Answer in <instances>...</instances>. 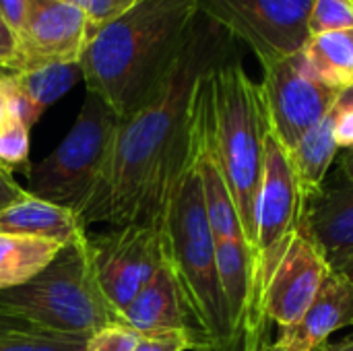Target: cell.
Listing matches in <instances>:
<instances>
[{
	"mask_svg": "<svg viewBox=\"0 0 353 351\" xmlns=\"http://www.w3.org/2000/svg\"><path fill=\"white\" fill-rule=\"evenodd\" d=\"M232 39L219 25L199 17L159 91L143 108L120 118L105 168L83 213L85 225L157 228L165 197L188 161L194 87L205 72L230 58Z\"/></svg>",
	"mask_w": 353,
	"mask_h": 351,
	"instance_id": "obj_1",
	"label": "cell"
},
{
	"mask_svg": "<svg viewBox=\"0 0 353 351\" xmlns=\"http://www.w3.org/2000/svg\"><path fill=\"white\" fill-rule=\"evenodd\" d=\"M199 17L196 0H130L99 25L79 60L87 93L118 118L143 108L168 79Z\"/></svg>",
	"mask_w": 353,
	"mask_h": 351,
	"instance_id": "obj_2",
	"label": "cell"
},
{
	"mask_svg": "<svg viewBox=\"0 0 353 351\" xmlns=\"http://www.w3.org/2000/svg\"><path fill=\"white\" fill-rule=\"evenodd\" d=\"M157 228L161 232L163 259L174 273L186 314L205 351L238 345L219 288L215 236L205 209L192 143L188 161L165 197Z\"/></svg>",
	"mask_w": 353,
	"mask_h": 351,
	"instance_id": "obj_3",
	"label": "cell"
},
{
	"mask_svg": "<svg viewBox=\"0 0 353 351\" xmlns=\"http://www.w3.org/2000/svg\"><path fill=\"white\" fill-rule=\"evenodd\" d=\"M209 91L213 149L232 190L250 257H254L256 203L269 132L261 83L248 77L240 60L228 58L209 72Z\"/></svg>",
	"mask_w": 353,
	"mask_h": 351,
	"instance_id": "obj_4",
	"label": "cell"
},
{
	"mask_svg": "<svg viewBox=\"0 0 353 351\" xmlns=\"http://www.w3.org/2000/svg\"><path fill=\"white\" fill-rule=\"evenodd\" d=\"M0 308L23 317L39 329L83 337L122 323L95 281L87 234L64 246L27 283L0 292Z\"/></svg>",
	"mask_w": 353,
	"mask_h": 351,
	"instance_id": "obj_5",
	"label": "cell"
},
{
	"mask_svg": "<svg viewBox=\"0 0 353 351\" xmlns=\"http://www.w3.org/2000/svg\"><path fill=\"white\" fill-rule=\"evenodd\" d=\"M120 118L93 93L62 143L25 170L29 194L83 217L105 168Z\"/></svg>",
	"mask_w": 353,
	"mask_h": 351,
	"instance_id": "obj_6",
	"label": "cell"
},
{
	"mask_svg": "<svg viewBox=\"0 0 353 351\" xmlns=\"http://www.w3.org/2000/svg\"><path fill=\"white\" fill-rule=\"evenodd\" d=\"M304 221V199L290 159V151L273 134L271 126L265 137L263 180L256 203V244L252 257L254 302L263 325L265 290L277 269L285 248Z\"/></svg>",
	"mask_w": 353,
	"mask_h": 351,
	"instance_id": "obj_7",
	"label": "cell"
},
{
	"mask_svg": "<svg viewBox=\"0 0 353 351\" xmlns=\"http://www.w3.org/2000/svg\"><path fill=\"white\" fill-rule=\"evenodd\" d=\"M199 14L244 41L263 66L294 56L310 39L314 0H196Z\"/></svg>",
	"mask_w": 353,
	"mask_h": 351,
	"instance_id": "obj_8",
	"label": "cell"
},
{
	"mask_svg": "<svg viewBox=\"0 0 353 351\" xmlns=\"http://www.w3.org/2000/svg\"><path fill=\"white\" fill-rule=\"evenodd\" d=\"M87 252L95 281L118 317L163 265L161 232L143 223L87 236Z\"/></svg>",
	"mask_w": 353,
	"mask_h": 351,
	"instance_id": "obj_9",
	"label": "cell"
},
{
	"mask_svg": "<svg viewBox=\"0 0 353 351\" xmlns=\"http://www.w3.org/2000/svg\"><path fill=\"white\" fill-rule=\"evenodd\" d=\"M261 91L269 126L288 151L294 149L345 93L319 81L302 52L263 66Z\"/></svg>",
	"mask_w": 353,
	"mask_h": 351,
	"instance_id": "obj_10",
	"label": "cell"
},
{
	"mask_svg": "<svg viewBox=\"0 0 353 351\" xmlns=\"http://www.w3.org/2000/svg\"><path fill=\"white\" fill-rule=\"evenodd\" d=\"M97 29L99 25L74 4L62 0H27V14L14 33V52L6 72L79 62Z\"/></svg>",
	"mask_w": 353,
	"mask_h": 351,
	"instance_id": "obj_11",
	"label": "cell"
},
{
	"mask_svg": "<svg viewBox=\"0 0 353 351\" xmlns=\"http://www.w3.org/2000/svg\"><path fill=\"white\" fill-rule=\"evenodd\" d=\"M331 271L323 248L302 221L265 290V319L277 323L279 329L294 325L308 310Z\"/></svg>",
	"mask_w": 353,
	"mask_h": 351,
	"instance_id": "obj_12",
	"label": "cell"
},
{
	"mask_svg": "<svg viewBox=\"0 0 353 351\" xmlns=\"http://www.w3.org/2000/svg\"><path fill=\"white\" fill-rule=\"evenodd\" d=\"M353 325V285L331 271L308 310L290 327L279 329L271 351H316L333 333Z\"/></svg>",
	"mask_w": 353,
	"mask_h": 351,
	"instance_id": "obj_13",
	"label": "cell"
},
{
	"mask_svg": "<svg viewBox=\"0 0 353 351\" xmlns=\"http://www.w3.org/2000/svg\"><path fill=\"white\" fill-rule=\"evenodd\" d=\"M120 321L141 331H182L196 339L199 351H205L201 337L194 333L186 314L178 283L165 259L149 283L122 310Z\"/></svg>",
	"mask_w": 353,
	"mask_h": 351,
	"instance_id": "obj_14",
	"label": "cell"
},
{
	"mask_svg": "<svg viewBox=\"0 0 353 351\" xmlns=\"http://www.w3.org/2000/svg\"><path fill=\"white\" fill-rule=\"evenodd\" d=\"M304 225L335 271L353 254V184L323 188L304 205Z\"/></svg>",
	"mask_w": 353,
	"mask_h": 351,
	"instance_id": "obj_15",
	"label": "cell"
},
{
	"mask_svg": "<svg viewBox=\"0 0 353 351\" xmlns=\"http://www.w3.org/2000/svg\"><path fill=\"white\" fill-rule=\"evenodd\" d=\"M81 79V62L52 64L27 72H10L6 74L10 112L31 128L41 118V114L66 91H70Z\"/></svg>",
	"mask_w": 353,
	"mask_h": 351,
	"instance_id": "obj_16",
	"label": "cell"
},
{
	"mask_svg": "<svg viewBox=\"0 0 353 351\" xmlns=\"http://www.w3.org/2000/svg\"><path fill=\"white\" fill-rule=\"evenodd\" d=\"M0 232L54 240L68 246L87 234V225L74 211L27 192L21 201L0 209Z\"/></svg>",
	"mask_w": 353,
	"mask_h": 351,
	"instance_id": "obj_17",
	"label": "cell"
},
{
	"mask_svg": "<svg viewBox=\"0 0 353 351\" xmlns=\"http://www.w3.org/2000/svg\"><path fill=\"white\" fill-rule=\"evenodd\" d=\"M335 114H337V106L312 130H308L294 149H290V159L298 178L304 205L323 192L325 176L339 153L333 132Z\"/></svg>",
	"mask_w": 353,
	"mask_h": 351,
	"instance_id": "obj_18",
	"label": "cell"
},
{
	"mask_svg": "<svg viewBox=\"0 0 353 351\" xmlns=\"http://www.w3.org/2000/svg\"><path fill=\"white\" fill-rule=\"evenodd\" d=\"M64 244L0 232V292L19 288L41 273Z\"/></svg>",
	"mask_w": 353,
	"mask_h": 351,
	"instance_id": "obj_19",
	"label": "cell"
},
{
	"mask_svg": "<svg viewBox=\"0 0 353 351\" xmlns=\"http://www.w3.org/2000/svg\"><path fill=\"white\" fill-rule=\"evenodd\" d=\"M308 68L325 85L347 91L353 87V31L312 35L302 50Z\"/></svg>",
	"mask_w": 353,
	"mask_h": 351,
	"instance_id": "obj_20",
	"label": "cell"
},
{
	"mask_svg": "<svg viewBox=\"0 0 353 351\" xmlns=\"http://www.w3.org/2000/svg\"><path fill=\"white\" fill-rule=\"evenodd\" d=\"M196 350V339L182 331H141L126 323H114L87 341V351H186Z\"/></svg>",
	"mask_w": 353,
	"mask_h": 351,
	"instance_id": "obj_21",
	"label": "cell"
},
{
	"mask_svg": "<svg viewBox=\"0 0 353 351\" xmlns=\"http://www.w3.org/2000/svg\"><path fill=\"white\" fill-rule=\"evenodd\" d=\"M89 337L33 329L0 337V351H87Z\"/></svg>",
	"mask_w": 353,
	"mask_h": 351,
	"instance_id": "obj_22",
	"label": "cell"
},
{
	"mask_svg": "<svg viewBox=\"0 0 353 351\" xmlns=\"http://www.w3.org/2000/svg\"><path fill=\"white\" fill-rule=\"evenodd\" d=\"M29 130L31 128L12 112L0 124V168L10 174L29 168Z\"/></svg>",
	"mask_w": 353,
	"mask_h": 351,
	"instance_id": "obj_23",
	"label": "cell"
},
{
	"mask_svg": "<svg viewBox=\"0 0 353 351\" xmlns=\"http://www.w3.org/2000/svg\"><path fill=\"white\" fill-rule=\"evenodd\" d=\"M308 31L312 35L353 31V0H314Z\"/></svg>",
	"mask_w": 353,
	"mask_h": 351,
	"instance_id": "obj_24",
	"label": "cell"
},
{
	"mask_svg": "<svg viewBox=\"0 0 353 351\" xmlns=\"http://www.w3.org/2000/svg\"><path fill=\"white\" fill-rule=\"evenodd\" d=\"M335 143L339 151L352 149L353 147V87L347 89L339 103H337V114H335Z\"/></svg>",
	"mask_w": 353,
	"mask_h": 351,
	"instance_id": "obj_25",
	"label": "cell"
},
{
	"mask_svg": "<svg viewBox=\"0 0 353 351\" xmlns=\"http://www.w3.org/2000/svg\"><path fill=\"white\" fill-rule=\"evenodd\" d=\"M66 2L81 8L97 25H103L105 21H110L130 4V0H66Z\"/></svg>",
	"mask_w": 353,
	"mask_h": 351,
	"instance_id": "obj_26",
	"label": "cell"
},
{
	"mask_svg": "<svg viewBox=\"0 0 353 351\" xmlns=\"http://www.w3.org/2000/svg\"><path fill=\"white\" fill-rule=\"evenodd\" d=\"M27 14V0H0V17L6 27L17 33Z\"/></svg>",
	"mask_w": 353,
	"mask_h": 351,
	"instance_id": "obj_27",
	"label": "cell"
},
{
	"mask_svg": "<svg viewBox=\"0 0 353 351\" xmlns=\"http://www.w3.org/2000/svg\"><path fill=\"white\" fill-rule=\"evenodd\" d=\"M23 197H27V190L21 188L14 182V178H12L10 172H6L4 168H0V209H4V207H8L12 203L21 201Z\"/></svg>",
	"mask_w": 353,
	"mask_h": 351,
	"instance_id": "obj_28",
	"label": "cell"
},
{
	"mask_svg": "<svg viewBox=\"0 0 353 351\" xmlns=\"http://www.w3.org/2000/svg\"><path fill=\"white\" fill-rule=\"evenodd\" d=\"M33 329H39V327L31 325L29 321H25L23 317L14 314L10 310L0 308V337L10 335V333H27V331H33Z\"/></svg>",
	"mask_w": 353,
	"mask_h": 351,
	"instance_id": "obj_29",
	"label": "cell"
},
{
	"mask_svg": "<svg viewBox=\"0 0 353 351\" xmlns=\"http://www.w3.org/2000/svg\"><path fill=\"white\" fill-rule=\"evenodd\" d=\"M12 52H14V33L0 19V72H6L8 62L12 58Z\"/></svg>",
	"mask_w": 353,
	"mask_h": 351,
	"instance_id": "obj_30",
	"label": "cell"
},
{
	"mask_svg": "<svg viewBox=\"0 0 353 351\" xmlns=\"http://www.w3.org/2000/svg\"><path fill=\"white\" fill-rule=\"evenodd\" d=\"M10 114V97H8V85H6V72L0 74V124Z\"/></svg>",
	"mask_w": 353,
	"mask_h": 351,
	"instance_id": "obj_31",
	"label": "cell"
},
{
	"mask_svg": "<svg viewBox=\"0 0 353 351\" xmlns=\"http://www.w3.org/2000/svg\"><path fill=\"white\" fill-rule=\"evenodd\" d=\"M341 172H343L345 180L353 184V147L341 153Z\"/></svg>",
	"mask_w": 353,
	"mask_h": 351,
	"instance_id": "obj_32",
	"label": "cell"
},
{
	"mask_svg": "<svg viewBox=\"0 0 353 351\" xmlns=\"http://www.w3.org/2000/svg\"><path fill=\"white\" fill-rule=\"evenodd\" d=\"M335 271H339V273H343L350 281H352V285H353V254L347 259V261H343Z\"/></svg>",
	"mask_w": 353,
	"mask_h": 351,
	"instance_id": "obj_33",
	"label": "cell"
},
{
	"mask_svg": "<svg viewBox=\"0 0 353 351\" xmlns=\"http://www.w3.org/2000/svg\"><path fill=\"white\" fill-rule=\"evenodd\" d=\"M335 350H339V351H353V335L352 337H347L345 341H341Z\"/></svg>",
	"mask_w": 353,
	"mask_h": 351,
	"instance_id": "obj_34",
	"label": "cell"
},
{
	"mask_svg": "<svg viewBox=\"0 0 353 351\" xmlns=\"http://www.w3.org/2000/svg\"><path fill=\"white\" fill-rule=\"evenodd\" d=\"M333 351H339V350H333Z\"/></svg>",
	"mask_w": 353,
	"mask_h": 351,
	"instance_id": "obj_35",
	"label": "cell"
},
{
	"mask_svg": "<svg viewBox=\"0 0 353 351\" xmlns=\"http://www.w3.org/2000/svg\"><path fill=\"white\" fill-rule=\"evenodd\" d=\"M0 74H4V72H0Z\"/></svg>",
	"mask_w": 353,
	"mask_h": 351,
	"instance_id": "obj_36",
	"label": "cell"
},
{
	"mask_svg": "<svg viewBox=\"0 0 353 351\" xmlns=\"http://www.w3.org/2000/svg\"><path fill=\"white\" fill-rule=\"evenodd\" d=\"M62 2H66V0H62Z\"/></svg>",
	"mask_w": 353,
	"mask_h": 351,
	"instance_id": "obj_37",
	"label": "cell"
},
{
	"mask_svg": "<svg viewBox=\"0 0 353 351\" xmlns=\"http://www.w3.org/2000/svg\"><path fill=\"white\" fill-rule=\"evenodd\" d=\"M0 19H2V17H0Z\"/></svg>",
	"mask_w": 353,
	"mask_h": 351,
	"instance_id": "obj_38",
	"label": "cell"
}]
</instances>
